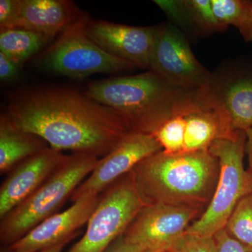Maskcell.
Masks as SVG:
<instances>
[{"mask_svg": "<svg viewBox=\"0 0 252 252\" xmlns=\"http://www.w3.org/2000/svg\"><path fill=\"white\" fill-rule=\"evenodd\" d=\"M247 140L245 144V154L248 155L249 171L252 173V127L246 132Z\"/></svg>", "mask_w": 252, "mask_h": 252, "instance_id": "29", "label": "cell"}, {"mask_svg": "<svg viewBox=\"0 0 252 252\" xmlns=\"http://www.w3.org/2000/svg\"><path fill=\"white\" fill-rule=\"evenodd\" d=\"M162 150L152 134L130 132L107 155L100 158L97 165L74 190L73 203L99 195L121 177L127 175L142 160Z\"/></svg>", "mask_w": 252, "mask_h": 252, "instance_id": "11", "label": "cell"}, {"mask_svg": "<svg viewBox=\"0 0 252 252\" xmlns=\"http://www.w3.org/2000/svg\"><path fill=\"white\" fill-rule=\"evenodd\" d=\"M18 65L2 53L0 52V79L9 81L17 75Z\"/></svg>", "mask_w": 252, "mask_h": 252, "instance_id": "26", "label": "cell"}, {"mask_svg": "<svg viewBox=\"0 0 252 252\" xmlns=\"http://www.w3.org/2000/svg\"><path fill=\"white\" fill-rule=\"evenodd\" d=\"M67 156L48 147L15 167L0 187V219L45 183Z\"/></svg>", "mask_w": 252, "mask_h": 252, "instance_id": "13", "label": "cell"}, {"mask_svg": "<svg viewBox=\"0 0 252 252\" xmlns=\"http://www.w3.org/2000/svg\"><path fill=\"white\" fill-rule=\"evenodd\" d=\"M174 252H215L213 237L186 234L183 241Z\"/></svg>", "mask_w": 252, "mask_h": 252, "instance_id": "23", "label": "cell"}, {"mask_svg": "<svg viewBox=\"0 0 252 252\" xmlns=\"http://www.w3.org/2000/svg\"><path fill=\"white\" fill-rule=\"evenodd\" d=\"M169 154L184 153V119L181 113L169 119L153 134Z\"/></svg>", "mask_w": 252, "mask_h": 252, "instance_id": "21", "label": "cell"}, {"mask_svg": "<svg viewBox=\"0 0 252 252\" xmlns=\"http://www.w3.org/2000/svg\"><path fill=\"white\" fill-rule=\"evenodd\" d=\"M49 147L46 142L30 132L17 130L0 120V173H9L28 158Z\"/></svg>", "mask_w": 252, "mask_h": 252, "instance_id": "17", "label": "cell"}, {"mask_svg": "<svg viewBox=\"0 0 252 252\" xmlns=\"http://www.w3.org/2000/svg\"><path fill=\"white\" fill-rule=\"evenodd\" d=\"M131 172L144 205L166 204L206 210L220 173L218 158L209 150L146 158Z\"/></svg>", "mask_w": 252, "mask_h": 252, "instance_id": "2", "label": "cell"}, {"mask_svg": "<svg viewBox=\"0 0 252 252\" xmlns=\"http://www.w3.org/2000/svg\"><path fill=\"white\" fill-rule=\"evenodd\" d=\"M190 32L199 34H209L223 31L215 14L211 0H184Z\"/></svg>", "mask_w": 252, "mask_h": 252, "instance_id": "19", "label": "cell"}, {"mask_svg": "<svg viewBox=\"0 0 252 252\" xmlns=\"http://www.w3.org/2000/svg\"><path fill=\"white\" fill-rule=\"evenodd\" d=\"M184 119V153L209 150L215 141L232 138V130L221 116L200 98H196L180 112Z\"/></svg>", "mask_w": 252, "mask_h": 252, "instance_id": "15", "label": "cell"}, {"mask_svg": "<svg viewBox=\"0 0 252 252\" xmlns=\"http://www.w3.org/2000/svg\"><path fill=\"white\" fill-rule=\"evenodd\" d=\"M144 251L143 248L127 242L121 235L116 239L104 252H142Z\"/></svg>", "mask_w": 252, "mask_h": 252, "instance_id": "28", "label": "cell"}, {"mask_svg": "<svg viewBox=\"0 0 252 252\" xmlns=\"http://www.w3.org/2000/svg\"><path fill=\"white\" fill-rule=\"evenodd\" d=\"M142 252H154V251H151V250H144V251Z\"/></svg>", "mask_w": 252, "mask_h": 252, "instance_id": "31", "label": "cell"}, {"mask_svg": "<svg viewBox=\"0 0 252 252\" xmlns=\"http://www.w3.org/2000/svg\"><path fill=\"white\" fill-rule=\"evenodd\" d=\"M49 40L43 34L23 28L1 29L0 52L18 66L36 54Z\"/></svg>", "mask_w": 252, "mask_h": 252, "instance_id": "18", "label": "cell"}, {"mask_svg": "<svg viewBox=\"0 0 252 252\" xmlns=\"http://www.w3.org/2000/svg\"><path fill=\"white\" fill-rule=\"evenodd\" d=\"M224 228L230 236L252 248V192L237 204Z\"/></svg>", "mask_w": 252, "mask_h": 252, "instance_id": "20", "label": "cell"}, {"mask_svg": "<svg viewBox=\"0 0 252 252\" xmlns=\"http://www.w3.org/2000/svg\"><path fill=\"white\" fill-rule=\"evenodd\" d=\"M237 28L245 41H252V0H247V9L245 16Z\"/></svg>", "mask_w": 252, "mask_h": 252, "instance_id": "27", "label": "cell"}, {"mask_svg": "<svg viewBox=\"0 0 252 252\" xmlns=\"http://www.w3.org/2000/svg\"><path fill=\"white\" fill-rule=\"evenodd\" d=\"M20 0L0 1V27L1 29L18 28Z\"/></svg>", "mask_w": 252, "mask_h": 252, "instance_id": "25", "label": "cell"}, {"mask_svg": "<svg viewBox=\"0 0 252 252\" xmlns=\"http://www.w3.org/2000/svg\"><path fill=\"white\" fill-rule=\"evenodd\" d=\"M198 91L182 89L149 70L91 83L84 94L119 114L131 132L153 135L191 104Z\"/></svg>", "mask_w": 252, "mask_h": 252, "instance_id": "3", "label": "cell"}, {"mask_svg": "<svg viewBox=\"0 0 252 252\" xmlns=\"http://www.w3.org/2000/svg\"><path fill=\"white\" fill-rule=\"evenodd\" d=\"M72 240V239L70 240H65V241L63 242L58 244V245H54V246L51 247V248L44 249V250H39V251L32 252H62L63 248L67 245V244L69 243V242ZM1 252H15L11 251V250H8L7 248H1Z\"/></svg>", "mask_w": 252, "mask_h": 252, "instance_id": "30", "label": "cell"}, {"mask_svg": "<svg viewBox=\"0 0 252 252\" xmlns=\"http://www.w3.org/2000/svg\"><path fill=\"white\" fill-rule=\"evenodd\" d=\"M99 200L100 195L78 200L64 211L43 220L22 238L5 248L15 252H32L73 240L79 235V228L88 223Z\"/></svg>", "mask_w": 252, "mask_h": 252, "instance_id": "14", "label": "cell"}, {"mask_svg": "<svg viewBox=\"0 0 252 252\" xmlns=\"http://www.w3.org/2000/svg\"><path fill=\"white\" fill-rule=\"evenodd\" d=\"M75 8L64 0H20L18 28L52 39L73 24Z\"/></svg>", "mask_w": 252, "mask_h": 252, "instance_id": "16", "label": "cell"}, {"mask_svg": "<svg viewBox=\"0 0 252 252\" xmlns=\"http://www.w3.org/2000/svg\"><path fill=\"white\" fill-rule=\"evenodd\" d=\"M86 20L79 19L64 32L44 60L53 72L82 78L96 73H115L135 67L132 63L106 52L86 35Z\"/></svg>", "mask_w": 252, "mask_h": 252, "instance_id": "7", "label": "cell"}, {"mask_svg": "<svg viewBox=\"0 0 252 252\" xmlns=\"http://www.w3.org/2000/svg\"><path fill=\"white\" fill-rule=\"evenodd\" d=\"M86 35L108 54L148 69L155 38V27H135L104 21L87 22Z\"/></svg>", "mask_w": 252, "mask_h": 252, "instance_id": "12", "label": "cell"}, {"mask_svg": "<svg viewBox=\"0 0 252 252\" xmlns=\"http://www.w3.org/2000/svg\"><path fill=\"white\" fill-rule=\"evenodd\" d=\"M98 157L73 153L45 183L1 220L0 241L8 247L28 234L43 220L57 213L97 165Z\"/></svg>", "mask_w": 252, "mask_h": 252, "instance_id": "4", "label": "cell"}, {"mask_svg": "<svg viewBox=\"0 0 252 252\" xmlns=\"http://www.w3.org/2000/svg\"><path fill=\"white\" fill-rule=\"evenodd\" d=\"M202 100L216 110L234 131L246 132L252 127V65L239 64L212 74L210 82L198 91Z\"/></svg>", "mask_w": 252, "mask_h": 252, "instance_id": "10", "label": "cell"}, {"mask_svg": "<svg viewBox=\"0 0 252 252\" xmlns=\"http://www.w3.org/2000/svg\"><path fill=\"white\" fill-rule=\"evenodd\" d=\"M1 120L39 136L49 147L104 157L131 131L119 114L85 94L49 88L21 94Z\"/></svg>", "mask_w": 252, "mask_h": 252, "instance_id": "1", "label": "cell"}, {"mask_svg": "<svg viewBox=\"0 0 252 252\" xmlns=\"http://www.w3.org/2000/svg\"><path fill=\"white\" fill-rule=\"evenodd\" d=\"M246 132L238 131L232 138L220 139L209 151L218 158L220 173L210 205L187 230V234L213 237L224 228L237 204L252 192V173L244 167Z\"/></svg>", "mask_w": 252, "mask_h": 252, "instance_id": "5", "label": "cell"}, {"mask_svg": "<svg viewBox=\"0 0 252 252\" xmlns=\"http://www.w3.org/2000/svg\"><path fill=\"white\" fill-rule=\"evenodd\" d=\"M131 172L100 194L84 236L68 252H104L144 206Z\"/></svg>", "mask_w": 252, "mask_h": 252, "instance_id": "6", "label": "cell"}, {"mask_svg": "<svg viewBox=\"0 0 252 252\" xmlns=\"http://www.w3.org/2000/svg\"><path fill=\"white\" fill-rule=\"evenodd\" d=\"M150 70L186 90L196 91L212 74L198 62L183 33L171 24L156 26Z\"/></svg>", "mask_w": 252, "mask_h": 252, "instance_id": "9", "label": "cell"}, {"mask_svg": "<svg viewBox=\"0 0 252 252\" xmlns=\"http://www.w3.org/2000/svg\"><path fill=\"white\" fill-rule=\"evenodd\" d=\"M203 210L178 205H144L122 235L144 250L174 252L183 241L189 227Z\"/></svg>", "mask_w": 252, "mask_h": 252, "instance_id": "8", "label": "cell"}, {"mask_svg": "<svg viewBox=\"0 0 252 252\" xmlns=\"http://www.w3.org/2000/svg\"><path fill=\"white\" fill-rule=\"evenodd\" d=\"M215 252H252V248L228 234L225 228L220 230L213 236Z\"/></svg>", "mask_w": 252, "mask_h": 252, "instance_id": "24", "label": "cell"}, {"mask_svg": "<svg viewBox=\"0 0 252 252\" xmlns=\"http://www.w3.org/2000/svg\"><path fill=\"white\" fill-rule=\"evenodd\" d=\"M212 9L222 27L238 28L243 21L247 9V0H211Z\"/></svg>", "mask_w": 252, "mask_h": 252, "instance_id": "22", "label": "cell"}]
</instances>
